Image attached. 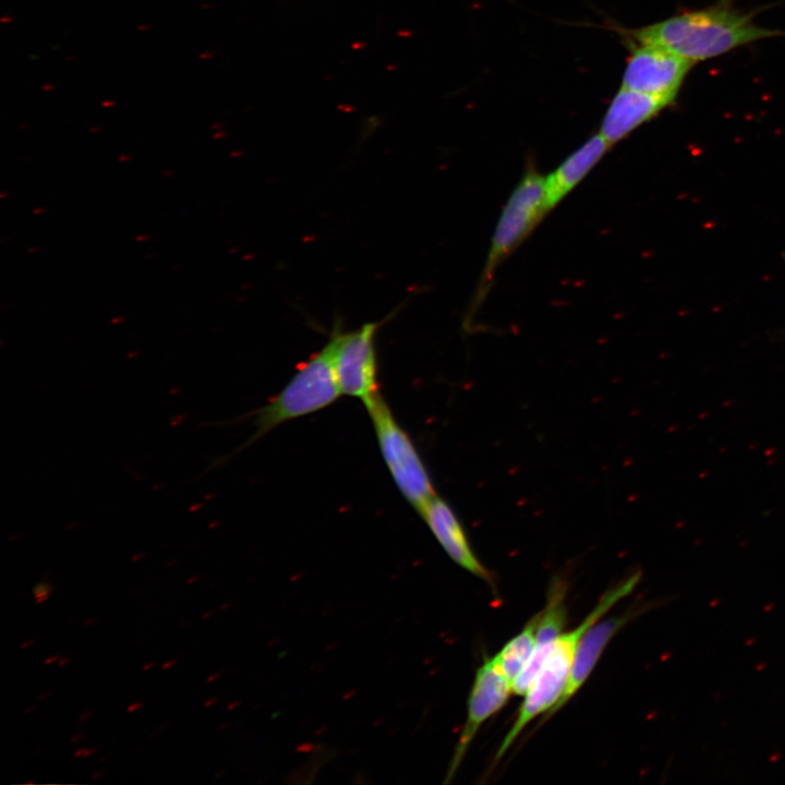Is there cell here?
<instances>
[{"mask_svg": "<svg viewBox=\"0 0 785 785\" xmlns=\"http://www.w3.org/2000/svg\"><path fill=\"white\" fill-rule=\"evenodd\" d=\"M625 40L665 48L693 63L727 53L740 46L785 32L757 25L751 13L733 5L732 0L698 10L679 12L637 28H618Z\"/></svg>", "mask_w": 785, "mask_h": 785, "instance_id": "1", "label": "cell"}, {"mask_svg": "<svg viewBox=\"0 0 785 785\" xmlns=\"http://www.w3.org/2000/svg\"><path fill=\"white\" fill-rule=\"evenodd\" d=\"M641 579L637 571L606 591L581 624L554 642L540 673L526 693L517 717L494 758L496 764L523 728L539 714L550 711L558 702L567 686L578 644L585 631L602 618L618 601L635 590Z\"/></svg>", "mask_w": 785, "mask_h": 785, "instance_id": "2", "label": "cell"}, {"mask_svg": "<svg viewBox=\"0 0 785 785\" xmlns=\"http://www.w3.org/2000/svg\"><path fill=\"white\" fill-rule=\"evenodd\" d=\"M342 395L334 363V340L297 366L288 384L254 412L256 427L246 445L278 425L309 415L334 403Z\"/></svg>", "mask_w": 785, "mask_h": 785, "instance_id": "3", "label": "cell"}, {"mask_svg": "<svg viewBox=\"0 0 785 785\" xmlns=\"http://www.w3.org/2000/svg\"><path fill=\"white\" fill-rule=\"evenodd\" d=\"M545 176L529 167L509 195L493 232L473 307L481 305L499 265L547 215Z\"/></svg>", "mask_w": 785, "mask_h": 785, "instance_id": "4", "label": "cell"}, {"mask_svg": "<svg viewBox=\"0 0 785 785\" xmlns=\"http://www.w3.org/2000/svg\"><path fill=\"white\" fill-rule=\"evenodd\" d=\"M366 410L395 484L420 515L436 493L419 451L382 395L369 404Z\"/></svg>", "mask_w": 785, "mask_h": 785, "instance_id": "5", "label": "cell"}, {"mask_svg": "<svg viewBox=\"0 0 785 785\" xmlns=\"http://www.w3.org/2000/svg\"><path fill=\"white\" fill-rule=\"evenodd\" d=\"M381 323H366L359 329L334 330V363L342 395L360 399L365 408L379 395L375 337Z\"/></svg>", "mask_w": 785, "mask_h": 785, "instance_id": "6", "label": "cell"}, {"mask_svg": "<svg viewBox=\"0 0 785 785\" xmlns=\"http://www.w3.org/2000/svg\"><path fill=\"white\" fill-rule=\"evenodd\" d=\"M625 43L629 55L620 86L675 100L695 63L656 45Z\"/></svg>", "mask_w": 785, "mask_h": 785, "instance_id": "7", "label": "cell"}, {"mask_svg": "<svg viewBox=\"0 0 785 785\" xmlns=\"http://www.w3.org/2000/svg\"><path fill=\"white\" fill-rule=\"evenodd\" d=\"M510 692L512 685L494 659L485 657L475 674L468 701L467 718L455 747L446 783L455 776L480 726L506 704Z\"/></svg>", "mask_w": 785, "mask_h": 785, "instance_id": "8", "label": "cell"}, {"mask_svg": "<svg viewBox=\"0 0 785 785\" xmlns=\"http://www.w3.org/2000/svg\"><path fill=\"white\" fill-rule=\"evenodd\" d=\"M674 101L620 86L602 118L599 133L613 146L654 119Z\"/></svg>", "mask_w": 785, "mask_h": 785, "instance_id": "9", "label": "cell"}, {"mask_svg": "<svg viewBox=\"0 0 785 785\" xmlns=\"http://www.w3.org/2000/svg\"><path fill=\"white\" fill-rule=\"evenodd\" d=\"M420 516L447 553L461 568L494 585L493 575L474 554L466 531L455 511L446 500L435 495Z\"/></svg>", "mask_w": 785, "mask_h": 785, "instance_id": "10", "label": "cell"}, {"mask_svg": "<svg viewBox=\"0 0 785 785\" xmlns=\"http://www.w3.org/2000/svg\"><path fill=\"white\" fill-rule=\"evenodd\" d=\"M647 607L635 608L623 615L596 621L582 636L572 663L570 676L563 696L547 712L545 720L560 710L581 688L597 664L605 648L613 637L632 618L644 612ZM544 720V721H545Z\"/></svg>", "mask_w": 785, "mask_h": 785, "instance_id": "11", "label": "cell"}, {"mask_svg": "<svg viewBox=\"0 0 785 785\" xmlns=\"http://www.w3.org/2000/svg\"><path fill=\"white\" fill-rule=\"evenodd\" d=\"M567 584L555 579L548 591L545 607L538 613L534 651L512 685V692L526 695L540 673L556 639L563 633L567 620L566 599Z\"/></svg>", "mask_w": 785, "mask_h": 785, "instance_id": "12", "label": "cell"}, {"mask_svg": "<svg viewBox=\"0 0 785 785\" xmlns=\"http://www.w3.org/2000/svg\"><path fill=\"white\" fill-rule=\"evenodd\" d=\"M612 145L597 132L545 176V205L550 213L603 158Z\"/></svg>", "mask_w": 785, "mask_h": 785, "instance_id": "13", "label": "cell"}, {"mask_svg": "<svg viewBox=\"0 0 785 785\" xmlns=\"http://www.w3.org/2000/svg\"><path fill=\"white\" fill-rule=\"evenodd\" d=\"M538 614L493 657L511 685L516 681L535 648Z\"/></svg>", "mask_w": 785, "mask_h": 785, "instance_id": "14", "label": "cell"}, {"mask_svg": "<svg viewBox=\"0 0 785 785\" xmlns=\"http://www.w3.org/2000/svg\"><path fill=\"white\" fill-rule=\"evenodd\" d=\"M53 592V585L47 581H40L33 588L35 604H43L48 601Z\"/></svg>", "mask_w": 785, "mask_h": 785, "instance_id": "15", "label": "cell"}, {"mask_svg": "<svg viewBox=\"0 0 785 785\" xmlns=\"http://www.w3.org/2000/svg\"><path fill=\"white\" fill-rule=\"evenodd\" d=\"M97 751V747H80L74 751L73 756L76 759H86L94 756Z\"/></svg>", "mask_w": 785, "mask_h": 785, "instance_id": "16", "label": "cell"}, {"mask_svg": "<svg viewBox=\"0 0 785 785\" xmlns=\"http://www.w3.org/2000/svg\"><path fill=\"white\" fill-rule=\"evenodd\" d=\"M93 714H94L93 709L84 710L78 716V723L83 724V723L87 722L92 717Z\"/></svg>", "mask_w": 785, "mask_h": 785, "instance_id": "17", "label": "cell"}, {"mask_svg": "<svg viewBox=\"0 0 785 785\" xmlns=\"http://www.w3.org/2000/svg\"><path fill=\"white\" fill-rule=\"evenodd\" d=\"M143 706H144V702H142V701H135V702H132V703H130V704L128 705L126 712L133 713V712H135V711L141 710Z\"/></svg>", "mask_w": 785, "mask_h": 785, "instance_id": "18", "label": "cell"}, {"mask_svg": "<svg viewBox=\"0 0 785 785\" xmlns=\"http://www.w3.org/2000/svg\"><path fill=\"white\" fill-rule=\"evenodd\" d=\"M84 738H85L84 733H75V734L70 738V741H71L72 745H78L80 742H82V741L84 740Z\"/></svg>", "mask_w": 785, "mask_h": 785, "instance_id": "19", "label": "cell"}, {"mask_svg": "<svg viewBox=\"0 0 785 785\" xmlns=\"http://www.w3.org/2000/svg\"><path fill=\"white\" fill-rule=\"evenodd\" d=\"M177 664H178V661L174 660V659H172V660H167V661H165V662L161 664V668H162L164 671H168V669L174 667Z\"/></svg>", "mask_w": 785, "mask_h": 785, "instance_id": "20", "label": "cell"}, {"mask_svg": "<svg viewBox=\"0 0 785 785\" xmlns=\"http://www.w3.org/2000/svg\"><path fill=\"white\" fill-rule=\"evenodd\" d=\"M60 657H61V656H60L59 654H53V655L47 656V657L44 660V664H45V665H49V664L56 663V662H58V660H59Z\"/></svg>", "mask_w": 785, "mask_h": 785, "instance_id": "21", "label": "cell"}, {"mask_svg": "<svg viewBox=\"0 0 785 785\" xmlns=\"http://www.w3.org/2000/svg\"><path fill=\"white\" fill-rule=\"evenodd\" d=\"M52 695H53V690L44 691V692L37 695L35 699L38 700V701H43V700L48 699V698L51 697Z\"/></svg>", "mask_w": 785, "mask_h": 785, "instance_id": "22", "label": "cell"}, {"mask_svg": "<svg viewBox=\"0 0 785 785\" xmlns=\"http://www.w3.org/2000/svg\"><path fill=\"white\" fill-rule=\"evenodd\" d=\"M107 772L104 769H98L92 774V780L96 781L102 776H105Z\"/></svg>", "mask_w": 785, "mask_h": 785, "instance_id": "23", "label": "cell"}, {"mask_svg": "<svg viewBox=\"0 0 785 785\" xmlns=\"http://www.w3.org/2000/svg\"><path fill=\"white\" fill-rule=\"evenodd\" d=\"M70 662H71V657H70V656H61V657L58 660L57 665H58L59 667H64V666H67Z\"/></svg>", "mask_w": 785, "mask_h": 785, "instance_id": "24", "label": "cell"}, {"mask_svg": "<svg viewBox=\"0 0 785 785\" xmlns=\"http://www.w3.org/2000/svg\"><path fill=\"white\" fill-rule=\"evenodd\" d=\"M97 620H98V617H96V616L87 617L84 619L83 626L89 627V626L94 625Z\"/></svg>", "mask_w": 785, "mask_h": 785, "instance_id": "25", "label": "cell"}, {"mask_svg": "<svg viewBox=\"0 0 785 785\" xmlns=\"http://www.w3.org/2000/svg\"><path fill=\"white\" fill-rule=\"evenodd\" d=\"M35 642H36V640H35L34 638H33V639L24 640V641L20 644V649H21V650H25V649L29 648L31 645H33Z\"/></svg>", "mask_w": 785, "mask_h": 785, "instance_id": "26", "label": "cell"}, {"mask_svg": "<svg viewBox=\"0 0 785 785\" xmlns=\"http://www.w3.org/2000/svg\"><path fill=\"white\" fill-rule=\"evenodd\" d=\"M156 665H157V662H155V661L146 662V663L143 664L142 671H143V672H147V671L156 667Z\"/></svg>", "mask_w": 785, "mask_h": 785, "instance_id": "27", "label": "cell"}, {"mask_svg": "<svg viewBox=\"0 0 785 785\" xmlns=\"http://www.w3.org/2000/svg\"><path fill=\"white\" fill-rule=\"evenodd\" d=\"M198 580H200V576H191V577H189V578L186 579L185 582H186V584H193V583H195V582L198 581Z\"/></svg>", "mask_w": 785, "mask_h": 785, "instance_id": "28", "label": "cell"}, {"mask_svg": "<svg viewBox=\"0 0 785 785\" xmlns=\"http://www.w3.org/2000/svg\"><path fill=\"white\" fill-rule=\"evenodd\" d=\"M216 702H217V699H216V698H209V699H207V700L204 702V706H205V708L212 706V705H213L214 703H216Z\"/></svg>", "mask_w": 785, "mask_h": 785, "instance_id": "29", "label": "cell"}, {"mask_svg": "<svg viewBox=\"0 0 785 785\" xmlns=\"http://www.w3.org/2000/svg\"><path fill=\"white\" fill-rule=\"evenodd\" d=\"M36 709H37V704H32V705L26 706V708L24 709V713H25V714H28V713L35 711Z\"/></svg>", "mask_w": 785, "mask_h": 785, "instance_id": "30", "label": "cell"}, {"mask_svg": "<svg viewBox=\"0 0 785 785\" xmlns=\"http://www.w3.org/2000/svg\"><path fill=\"white\" fill-rule=\"evenodd\" d=\"M213 614H214V613H213L212 611H210V612H205V613H203V614L201 615V618H202V619H207V618L210 617Z\"/></svg>", "mask_w": 785, "mask_h": 785, "instance_id": "31", "label": "cell"}, {"mask_svg": "<svg viewBox=\"0 0 785 785\" xmlns=\"http://www.w3.org/2000/svg\"><path fill=\"white\" fill-rule=\"evenodd\" d=\"M218 676H219L218 674L209 675L206 680H207V683H212V681H214Z\"/></svg>", "mask_w": 785, "mask_h": 785, "instance_id": "32", "label": "cell"}, {"mask_svg": "<svg viewBox=\"0 0 785 785\" xmlns=\"http://www.w3.org/2000/svg\"><path fill=\"white\" fill-rule=\"evenodd\" d=\"M110 757H111V754L102 756L99 758L98 762L102 763V762L107 761Z\"/></svg>", "mask_w": 785, "mask_h": 785, "instance_id": "33", "label": "cell"}, {"mask_svg": "<svg viewBox=\"0 0 785 785\" xmlns=\"http://www.w3.org/2000/svg\"><path fill=\"white\" fill-rule=\"evenodd\" d=\"M167 726H168V723H162V724L157 728V732H158V733L161 732V730H162L164 728H166Z\"/></svg>", "mask_w": 785, "mask_h": 785, "instance_id": "34", "label": "cell"}, {"mask_svg": "<svg viewBox=\"0 0 785 785\" xmlns=\"http://www.w3.org/2000/svg\"><path fill=\"white\" fill-rule=\"evenodd\" d=\"M188 625H190V621H189V620H182V621L180 623V626H181V627H186Z\"/></svg>", "mask_w": 785, "mask_h": 785, "instance_id": "35", "label": "cell"}, {"mask_svg": "<svg viewBox=\"0 0 785 785\" xmlns=\"http://www.w3.org/2000/svg\"><path fill=\"white\" fill-rule=\"evenodd\" d=\"M33 783H34V780L25 781V784H33Z\"/></svg>", "mask_w": 785, "mask_h": 785, "instance_id": "36", "label": "cell"}]
</instances>
